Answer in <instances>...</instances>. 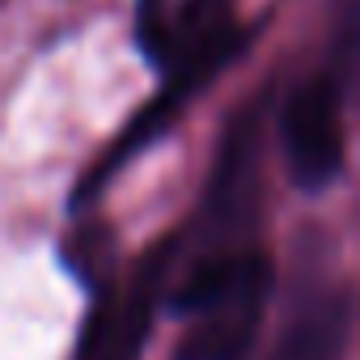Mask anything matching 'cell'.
I'll return each mask as SVG.
<instances>
[{"label":"cell","instance_id":"cell-1","mask_svg":"<svg viewBox=\"0 0 360 360\" xmlns=\"http://www.w3.org/2000/svg\"><path fill=\"white\" fill-rule=\"evenodd\" d=\"M276 267L263 242L191 250V267L169 292L183 335L169 360H246L259 343Z\"/></svg>","mask_w":360,"mask_h":360},{"label":"cell","instance_id":"cell-2","mask_svg":"<svg viewBox=\"0 0 360 360\" xmlns=\"http://www.w3.org/2000/svg\"><path fill=\"white\" fill-rule=\"evenodd\" d=\"M347 81H352V39L330 60L292 81L276 110V136L284 169L301 195L330 191L347 169Z\"/></svg>","mask_w":360,"mask_h":360},{"label":"cell","instance_id":"cell-3","mask_svg":"<svg viewBox=\"0 0 360 360\" xmlns=\"http://www.w3.org/2000/svg\"><path fill=\"white\" fill-rule=\"evenodd\" d=\"M178 263V233L153 242L127 276H110L94 288V305L81 322L68 360H140Z\"/></svg>","mask_w":360,"mask_h":360},{"label":"cell","instance_id":"cell-4","mask_svg":"<svg viewBox=\"0 0 360 360\" xmlns=\"http://www.w3.org/2000/svg\"><path fill=\"white\" fill-rule=\"evenodd\" d=\"M347 343H352V292L318 284L288 309L267 360H343Z\"/></svg>","mask_w":360,"mask_h":360}]
</instances>
